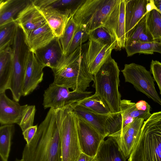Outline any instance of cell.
<instances>
[{"label":"cell","mask_w":161,"mask_h":161,"mask_svg":"<svg viewBox=\"0 0 161 161\" xmlns=\"http://www.w3.org/2000/svg\"><path fill=\"white\" fill-rule=\"evenodd\" d=\"M24 161H62V153L55 110L50 108L30 142L22 153Z\"/></svg>","instance_id":"obj_1"},{"label":"cell","mask_w":161,"mask_h":161,"mask_svg":"<svg viewBox=\"0 0 161 161\" xmlns=\"http://www.w3.org/2000/svg\"><path fill=\"white\" fill-rule=\"evenodd\" d=\"M88 46V43L81 45L70 54L64 55L57 68L52 70L53 83L73 91L86 92L94 80L86 59Z\"/></svg>","instance_id":"obj_2"},{"label":"cell","mask_w":161,"mask_h":161,"mask_svg":"<svg viewBox=\"0 0 161 161\" xmlns=\"http://www.w3.org/2000/svg\"><path fill=\"white\" fill-rule=\"evenodd\" d=\"M128 161H161V111L144 122Z\"/></svg>","instance_id":"obj_3"},{"label":"cell","mask_w":161,"mask_h":161,"mask_svg":"<svg viewBox=\"0 0 161 161\" xmlns=\"http://www.w3.org/2000/svg\"><path fill=\"white\" fill-rule=\"evenodd\" d=\"M119 72L117 63L110 56L94 75L95 93L107 105L111 113L120 111Z\"/></svg>","instance_id":"obj_4"},{"label":"cell","mask_w":161,"mask_h":161,"mask_svg":"<svg viewBox=\"0 0 161 161\" xmlns=\"http://www.w3.org/2000/svg\"><path fill=\"white\" fill-rule=\"evenodd\" d=\"M55 110L61 141L62 161H77L82 152L78 137L77 116L73 105Z\"/></svg>","instance_id":"obj_5"},{"label":"cell","mask_w":161,"mask_h":161,"mask_svg":"<svg viewBox=\"0 0 161 161\" xmlns=\"http://www.w3.org/2000/svg\"><path fill=\"white\" fill-rule=\"evenodd\" d=\"M118 0H85L72 17L89 33L103 26Z\"/></svg>","instance_id":"obj_6"},{"label":"cell","mask_w":161,"mask_h":161,"mask_svg":"<svg viewBox=\"0 0 161 161\" xmlns=\"http://www.w3.org/2000/svg\"><path fill=\"white\" fill-rule=\"evenodd\" d=\"M12 48V69L9 89L14 100L18 102L22 96L26 63L29 49L24 33L18 26Z\"/></svg>","instance_id":"obj_7"},{"label":"cell","mask_w":161,"mask_h":161,"mask_svg":"<svg viewBox=\"0 0 161 161\" xmlns=\"http://www.w3.org/2000/svg\"><path fill=\"white\" fill-rule=\"evenodd\" d=\"M125 82L161 106V99L157 93L154 80L150 71L144 66L135 63L126 64L121 70Z\"/></svg>","instance_id":"obj_8"},{"label":"cell","mask_w":161,"mask_h":161,"mask_svg":"<svg viewBox=\"0 0 161 161\" xmlns=\"http://www.w3.org/2000/svg\"><path fill=\"white\" fill-rule=\"evenodd\" d=\"M91 92L70 91L69 89L52 83L44 91L42 105L44 109H54L77 103L91 96Z\"/></svg>","instance_id":"obj_9"},{"label":"cell","mask_w":161,"mask_h":161,"mask_svg":"<svg viewBox=\"0 0 161 161\" xmlns=\"http://www.w3.org/2000/svg\"><path fill=\"white\" fill-rule=\"evenodd\" d=\"M125 0H118L103 27L108 31L115 45V50L124 48L125 36Z\"/></svg>","instance_id":"obj_10"},{"label":"cell","mask_w":161,"mask_h":161,"mask_svg":"<svg viewBox=\"0 0 161 161\" xmlns=\"http://www.w3.org/2000/svg\"><path fill=\"white\" fill-rule=\"evenodd\" d=\"M77 116L78 137L81 152L89 156L95 157L101 143L105 137Z\"/></svg>","instance_id":"obj_11"},{"label":"cell","mask_w":161,"mask_h":161,"mask_svg":"<svg viewBox=\"0 0 161 161\" xmlns=\"http://www.w3.org/2000/svg\"><path fill=\"white\" fill-rule=\"evenodd\" d=\"M86 59L91 73L93 75L110 56L115 46L96 39L89 35Z\"/></svg>","instance_id":"obj_12"},{"label":"cell","mask_w":161,"mask_h":161,"mask_svg":"<svg viewBox=\"0 0 161 161\" xmlns=\"http://www.w3.org/2000/svg\"><path fill=\"white\" fill-rule=\"evenodd\" d=\"M144 120L135 119L119 131L108 136L116 140L126 159L129 158L138 140Z\"/></svg>","instance_id":"obj_13"},{"label":"cell","mask_w":161,"mask_h":161,"mask_svg":"<svg viewBox=\"0 0 161 161\" xmlns=\"http://www.w3.org/2000/svg\"><path fill=\"white\" fill-rule=\"evenodd\" d=\"M44 67L38 60L34 52L29 50L26 61L22 96L29 95L37 87L43 80Z\"/></svg>","instance_id":"obj_14"},{"label":"cell","mask_w":161,"mask_h":161,"mask_svg":"<svg viewBox=\"0 0 161 161\" xmlns=\"http://www.w3.org/2000/svg\"><path fill=\"white\" fill-rule=\"evenodd\" d=\"M28 105H20L9 98L5 92L0 93V123L1 125L18 124Z\"/></svg>","instance_id":"obj_15"},{"label":"cell","mask_w":161,"mask_h":161,"mask_svg":"<svg viewBox=\"0 0 161 161\" xmlns=\"http://www.w3.org/2000/svg\"><path fill=\"white\" fill-rule=\"evenodd\" d=\"M15 21L24 35L47 23L40 9L32 0L19 14Z\"/></svg>","instance_id":"obj_16"},{"label":"cell","mask_w":161,"mask_h":161,"mask_svg":"<svg viewBox=\"0 0 161 161\" xmlns=\"http://www.w3.org/2000/svg\"><path fill=\"white\" fill-rule=\"evenodd\" d=\"M148 1L125 0V27L126 42L137 24L146 14V7Z\"/></svg>","instance_id":"obj_17"},{"label":"cell","mask_w":161,"mask_h":161,"mask_svg":"<svg viewBox=\"0 0 161 161\" xmlns=\"http://www.w3.org/2000/svg\"><path fill=\"white\" fill-rule=\"evenodd\" d=\"M34 53L41 64L52 70L57 68L64 55L59 38L57 37Z\"/></svg>","instance_id":"obj_18"},{"label":"cell","mask_w":161,"mask_h":161,"mask_svg":"<svg viewBox=\"0 0 161 161\" xmlns=\"http://www.w3.org/2000/svg\"><path fill=\"white\" fill-rule=\"evenodd\" d=\"M24 35L29 50L33 52L46 46L56 37L47 23Z\"/></svg>","instance_id":"obj_19"},{"label":"cell","mask_w":161,"mask_h":161,"mask_svg":"<svg viewBox=\"0 0 161 161\" xmlns=\"http://www.w3.org/2000/svg\"><path fill=\"white\" fill-rule=\"evenodd\" d=\"M74 111L79 117L92 126L105 137L108 135L107 119L110 114H101L92 111L81 106L75 104Z\"/></svg>","instance_id":"obj_20"},{"label":"cell","mask_w":161,"mask_h":161,"mask_svg":"<svg viewBox=\"0 0 161 161\" xmlns=\"http://www.w3.org/2000/svg\"><path fill=\"white\" fill-rule=\"evenodd\" d=\"M32 0H0V26L15 20Z\"/></svg>","instance_id":"obj_21"},{"label":"cell","mask_w":161,"mask_h":161,"mask_svg":"<svg viewBox=\"0 0 161 161\" xmlns=\"http://www.w3.org/2000/svg\"><path fill=\"white\" fill-rule=\"evenodd\" d=\"M40 9L55 36L59 38L62 36L68 22L72 17L50 7Z\"/></svg>","instance_id":"obj_22"},{"label":"cell","mask_w":161,"mask_h":161,"mask_svg":"<svg viewBox=\"0 0 161 161\" xmlns=\"http://www.w3.org/2000/svg\"><path fill=\"white\" fill-rule=\"evenodd\" d=\"M95 158L96 161H126V159L117 141L111 137L101 142Z\"/></svg>","instance_id":"obj_23"},{"label":"cell","mask_w":161,"mask_h":161,"mask_svg":"<svg viewBox=\"0 0 161 161\" xmlns=\"http://www.w3.org/2000/svg\"><path fill=\"white\" fill-rule=\"evenodd\" d=\"M85 0H34L33 3L39 9L50 7L72 17Z\"/></svg>","instance_id":"obj_24"},{"label":"cell","mask_w":161,"mask_h":161,"mask_svg":"<svg viewBox=\"0 0 161 161\" xmlns=\"http://www.w3.org/2000/svg\"><path fill=\"white\" fill-rule=\"evenodd\" d=\"M12 69V48L0 50V93L9 89Z\"/></svg>","instance_id":"obj_25"},{"label":"cell","mask_w":161,"mask_h":161,"mask_svg":"<svg viewBox=\"0 0 161 161\" xmlns=\"http://www.w3.org/2000/svg\"><path fill=\"white\" fill-rule=\"evenodd\" d=\"M127 57L136 53L153 54L154 52L161 54V42L155 41L140 42L132 41L127 42L125 47Z\"/></svg>","instance_id":"obj_26"},{"label":"cell","mask_w":161,"mask_h":161,"mask_svg":"<svg viewBox=\"0 0 161 161\" xmlns=\"http://www.w3.org/2000/svg\"><path fill=\"white\" fill-rule=\"evenodd\" d=\"M120 108V112L126 119H142L147 120L152 114L150 111L140 109L136 107V103L126 99L121 100Z\"/></svg>","instance_id":"obj_27"},{"label":"cell","mask_w":161,"mask_h":161,"mask_svg":"<svg viewBox=\"0 0 161 161\" xmlns=\"http://www.w3.org/2000/svg\"><path fill=\"white\" fill-rule=\"evenodd\" d=\"M76 104L97 114H108L110 113L107 105L95 93L78 102Z\"/></svg>","instance_id":"obj_28"},{"label":"cell","mask_w":161,"mask_h":161,"mask_svg":"<svg viewBox=\"0 0 161 161\" xmlns=\"http://www.w3.org/2000/svg\"><path fill=\"white\" fill-rule=\"evenodd\" d=\"M14 131L13 124L2 125L0 127V155L6 160L9 156Z\"/></svg>","instance_id":"obj_29"},{"label":"cell","mask_w":161,"mask_h":161,"mask_svg":"<svg viewBox=\"0 0 161 161\" xmlns=\"http://www.w3.org/2000/svg\"><path fill=\"white\" fill-rule=\"evenodd\" d=\"M147 28L154 41L161 42V14L155 9L146 14Z\"/></svg>","instance_id":"obj_30"},{"label":"cell","mask_w":161,"mask_h":161,"mask_svg":"<svg viewBox=\"0 0 161 161\" xmlns=\"http://www.w3.org/2000/svg\"><path fill=\"white\" fill-rule=\"evenodd\" d=\"M18 26L15 21L0 26V50L12 46Z\"/></svg>","instance_id":"obj_31"},{"label":"cell","mask_w":161,"mask_h":161,"mask_svg":"<svg viewBox=\"0 0 161 161\" xmlns=\"http://www.w3.org/2000/svg\"><path fill=\"white\" fill-rule=\"evenodd\" d=\"M134 119L131 118L125 119L120 112L110 113L107 119V129L108 136L119 131Z\"/></svg>","instance_id":"obj_32"},{"label":"cell","mask_w":161,"mask_h":161,"mask_svg":"<svg viewBox=\"0 0 161 161\" xmlns=\"http://www.w3.org/2000/svg\"><path fill=\"white\" fill-rule=\"evenodd\" d=\"M146 14L137 24L127 42L132 41L146 42L154 41L147 27Z\"/></svg>","instance_id":"obj_33"},{"label":"cell","mask_w":161,"mask_h":161,"mask_svg":"<svg viewBox=\"0 0 161 161\" xmlns=\"http://www.w3.org/2000/svg\"><path fill=\"white\" fill-rule=\"evenodd\" d=\"M77 27L72 17L68 22L62 36L59 38L64 55L66 54Z\"/></svg>","instance_id":"obj_34"},{"label":"cell","mask_w":161,"mask_h":161,"mask_svg":"<svg viewBox=\"0 0 161 161\" xmlns=\"http://www.w3.org/2000/svg\"><path fill=\"white\" fill-rule=\"evenodd\" d=\"M89 33L84 27L77 25L73 37L66 54L68 55L75 51L79 47L89 40Z\"/></svg>","instance_id":"obj_35"},{"label":"cell","mask_w":161,"mask_h":161,"mask_svg":"<svg viewBox=\"0 0 161 161\" xmlns=\"http://www.w3.org/2000/svg\"><path fill=\"white\" fill-rule=\"evenodd\" d=\"M36 111L35 105L28 106L20 122L18 124L23 132L28 128L33 126Z\"/></svg>","instance_id":"obj_36"},{"label":"cell","mask_w":161,"mask_h":161,"mask_svg":"<svg viewBox=\"0 0 161 161\" xmlns=\"http://www.w3.org/2000/svg\"><path fill=\"white\" fill-rule=\"evenodd\" d=\"M89 35L95 39L104 43L112 45H115L111 35L103 26L99 27L91 32Z\"/></svg>","instance_id":"obj_37"},{"label":"cell","mask_w":161,"mask_h":161,"mask_svg":"<svg viewBox=\"0 0 161 161\" xmlns=\"http://www.w3.org/2000/svg\"><path fill=\"white\" fill-rule=\"evenodd\" d=\"M150 72L153 75L154 80L156 81L161 94V63L152 60L151 62Z\"/></svg>","instance_id":"obj_38"},{"label":"cell","mask_w":161,"mask_h":161,"mask_svg":"<svg viewBox=\"0 0 161 161\" xmlns=\"http://www.w3.org/2000/svg\"><path fill=\"white\" fill-rule=\"evenodd\" d=\"M37 125L30 127L23 132L22 134L27 144H29L34 137L37 130Z\"/></svg>","instance_id":"obj_39"},{"label":"cell","mask_w":161,"mask_h":161,"mask_svg":"<svg viewBox=\"0 0 161 161\" xmlns=\"http://www.w3.org/2000/svg\"><path fill=\"white\" fill-rule=\"evenodd\" d=\"M77 161H96V160L95 157L89 156L81 152Z\"/></svg>","instance_id":"obj_40"},{"label":"cell","mask_w":161,"mask_h":161,"mask_svg":"<svg viewBox=\"0 0 161 161\" xmlns=\"http://www.w3.org/2000/svg\"><path fill=\"white\" fill-rule=\"evenodd\" d=\"M146 14L149 12L153 9H155L158 12V10L157 8L154 4L153 0L148 1V3L146 6Z\"/></svg>","instance_id":"obj_41"},{"label":"cell","mask_w":161,"mask_h":161,"mask_svg":"<svg viewBox=\"0 0 161 161\" xmlns=\"http://www.w3.org/2000/svg\"><path fill=\"white\" fill-rule=\"evenodd\" d=\"M154 4L161 14V0H153Z\"/></svg>","instance_id":"obj_42"},{"label":"cell","mask_w":161,"mask_h":161,"mask_svg":"<svg viewBox=\"0 0 161 161\" xmlns=\"http://www.w3.org/2000/svg\"><path fill=\"white\" fill-rule=\"evenodd\" d=\"M0 161H8V160L5 159L3 157L0 155Z\"/></svg>","instance_id":"obj_43"},{"label":"cell","mask_w":161,"mask_h":161,"mask_svg":"<svg viewBox=\"0 0 161 161\" xmlns=\"http://www.w3.org/2000/svg\"><path fill=\"white\" fill-rule=\"evenodd\" d=\"M15 161H24L22 159L20 160L16 159Z\"/></svg>","instance_id":"obj_44"}]
</instances>
